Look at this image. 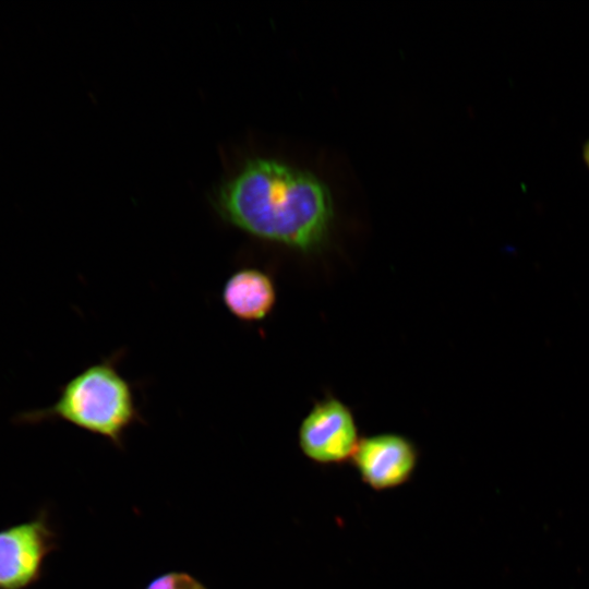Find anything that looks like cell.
I'll use <instances>...</instances> for the list:
<instances>
[{
	"label": "cell",
	"instance_id": "obj_4",
	"mask_svg": "<svg viewBox=\"0 0 589 589\" xmlns=\"http://www.w3.org/2000/svg\"><path fill=\"white\" fill-rule=\"evenodd\" d=\"M298 438L302 453L322 465L351 459L360 441L351 410L333 397L312 407L301 422Z\"/></svg>",
	"mask_w": 589,
	"mask_h": 589
},
{
	"label": "cell",
	"instance_id": "obj_6",
	"mask_svg": "<svg viewBox=\"0 0 589 589\" xmlns=\"http://www.w3.org/2000/svg\"><path fill=\"white\" fill-rule=\"evenodd\" d=\"M223 301L238 320L256 322L272 312L276 302V288L266 273L256 268H243L226 281Z\"/></svg>",
	"mask_w": 589,
	"mask_h": 589
},
{
	"label": "cell",
	"instance_id": "obj_7",
	"mask_svg": "<svg viewBox=\"0 0 589 589\" xmlns=\"http://www.w3.org/2000/svg\"><path fill=\"white\" fill-rule=\"evenodd\" d=\"M146 589H207L201 581L183 572H169L153 579Z\"/></svg>",
	"mask_w": 589,
	"mask_h": 589
},
{
	"label": "cell",
	"instance_id": "obj_5",
	"mask_svg": "<svg viewBox=\"0 0 589 589\" xmlns=\"http://www.w3.org/2000/svg\"><path fill=\"white\" fill-rule=\"evenodd\" d=\"M351 460L364 483L375 491H383L410 479L418 452L407 437L383 433L361 438Z\"/></svg>",
	"mask_w": 589,
	"mask_h": 589
},
{
	"label": "cell",
	"instance_id": "obj_2",
	"mask_svg": "<svg viewBox=\"0 0 589 589\" xmlns=\"http://www.w3.org/2000/svg\"><path fill=\"white\" fill-rule=\"evenodd\" d=\"M20 424L62 420L122 447L125 432L141 419L131 383L115 359L87 366L67 382L49 407L19 413Z\"/></svg>",
	"mask_w": 589,
	"mask_h": 589
},
{
	"label": "cell",
	"instance_id": "obj_8",
	"mask_svg": "<svg viewBox=\"0 0 589 589\" xmlns=\"http://www.w3.org/2000/svg\"><path fill=\"white\" fill-rule=\"evenodd\" d=\"M581 157H582L584 164L586 165V167H587V169L589 171V137L582 144Z\"/></svg>",
	"mask_w": 589,
	"mask_h": 589
},
{
	"label": "cell",
	"instance_id": "obj_3",
	"mask_svg": "<svg viewBox=\"0 0 589 589\" xmlns=\"http://www.w3.org/2000/svg\"><path fill=\"white\" fill-rule=\"evenodd\" d=\"M58 534L46 508L0 529V589H31L40 581Z\"/></svg>",
	"mask_w": 589,
	"mask_h": 589
},
{
	"label": "cell",
	"instance_id": "obj_1",
	"mask_svg": "<svg viewBox=\"0 0 589 589\" xmlns=\"http://www.w3.org/2000/svg\"><path fill=\"white\" fill-rule=\"evenodd\" d=\"M217 204L223 217L243 231L302 251L322 245L333 220L325 184L273 159L248 161L220 188Z\"/></svg>",
	"mask_w": 589,
	"mask_h": 589
}]
</instances>
